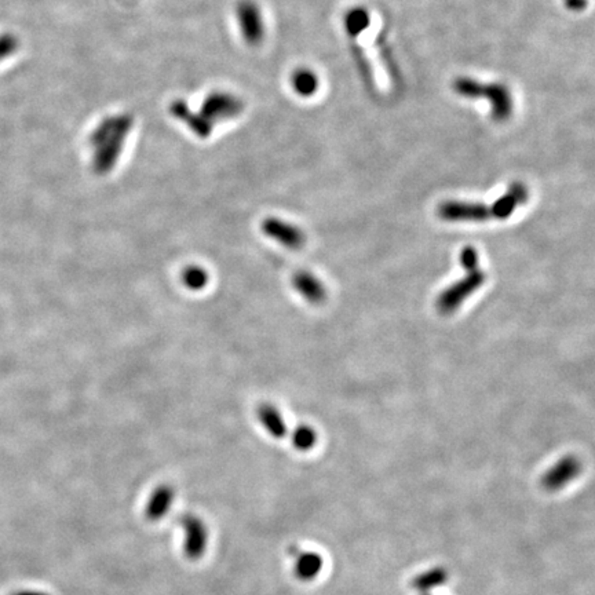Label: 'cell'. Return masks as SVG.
<instances>
[{
	"mask_svg": "<svg viewBox=\"0 0 595 595\" xmlns=\"http://www.w3.org/2000/svg\"><path fill=\"white\" fill-rule=\"evenodd\" d=\"M134 124V116L119 112L102 117L92 129L89 145L92 151V170L97 175H108L115 170Z\"/></svg>",
	"mask_w": 595,
	"mask_h": 595,
	"instance_id": "cell-1",
	"label": "cell"
},
{
	"mask_svg": "<svg viewBox=\"0 0 595 595\" xmlns=\"http://www.w3.org/2000/svg\"><path fill=\"white\" fill-rule=\"evenodd\" d=\"M455 92L464 98H485L489 102L492 114L496 119L503 120L508 117L513 109V99L510 92L495 83H481L479 80L460 77L454 84Z\"/></svg>",
	"mask_w": 595,
	"mask_h": 595,
	"instance_id": "cell-2",
	"label": "cell"
},
{
	"mask_svg": "<svg viewBox=\"0 0 595 595\" xmlns=\"http://www.w3.org/2000/svg\"><path fill=\"white\" fill-rule=\"evenodd\" d=\"M234 17L241 39L249 47H259L266 38V21L262 7L256 0H239Z\"/></svg>",
	"mask_w": 595,
	"mask_h": 595,
	"instance_id": "cell-3",
	"label": "cell"
},
{
	"mask_svg": "<svg viewBox=\"0 0 595 595\" xmlns=\"http://www.w3.org/2000/svg\"><path fill=\"white\" fill-rule=\"evenodd\" d=\"M199 111L211 124L217 126L218 123L231 121L243 115L246 112V102L234 92L214 90L204 97Z\"/></svg>",
	"mask_w": 595,
	"mask_h": 595,
	"instance_id": "cell-4",
	"label": "cell"
},
{
	"mask_svg": "<svg viewBox=\"0 0 595 595\" xmlns=\"http://www.w3.org/2000/svg\"><path fill=\"white\" fill-rule=\"evenodd\" d=\"M486 280V275L479 269L467 272L462 280L455 284L449 285L444 290L435 300V307L442 315H449L455 312L459 306L470 297L474 291H477L484 281Z\"/></svg>",
	"mask_w": 595,
	"mask_h": 595,
	"instance_id": "cell-5",
	"label": "cell"
},
{
	"mask_svg": "<svg viewBox=\"0 0 595 595\" xmlns=\"http://www.w3.org/2000/svg\"><path fill=\"white\" fill-rule=\"evenodd\" d=\"M437 214L440 218L449 222H462V221L481 222L489 218L496 219L495 204L486 206L482 203H469V202H445L438 207Z\"/></svg>",
	"mask_w": 595,
	"mask_h": 595,
	"instance_id": "cell-6",
	"label": "cell"
},
{
	"mask_svg": "<svg viewBox=\"0 0 595 595\" xmlns=\"http://www.w3.org/2000/svg\"><path fill=\"white\" fill-rule=\"evenodd\" d=\"M183 554L192 559H200L208 546V530L204 521L193 514L182 518Z\"/></svg>",
	"mask_w": 595,
	"mask_h": 595,
	"instance_id": "cell-7",
	"label": "cell"
},
{
	"mask_svg": "<svg viewBox=\"0 0 595 595\" xmlns=\"http://www.w3.org/2000/svg\"><path fill=\"white\" fill-rule=\"evenodd\" d=\"M168 112L175 120L185 124L196 137L207 139L212 136L215 126L211 124L206 117L200 114V111H195L182 98L174 99L170 104Z\"/></svg>",
	"mask_w": 595,
	"mask_h": 595,
	"instance_id": "cell-8",
	"label": "cell"
},
{
	"mask_svg": "<svg viewBox=\"0 0 595 595\" xmlns=\"http://www.w3.org/2000/svg\"><path fill=\"white\" fill-rule=\"evenodd\" d=\"M582 471V462L573 455L559 459L542 477V485L549 492H557L576 480Z\"/></svg>",
	"mask_w": 595,
	"mask_h": 595,
	"instance_id": "cell-9",
	"label": "cell"
},
{
	"mask_svg": "<svg viewBox=\"0 0 595 595\" xmlns=\"http://www.w3.org/2000/svg\"><path fill=\"white\" fill-rule=\"evenodd\" d=\"M262 231L271 237L272 240L277 241L278 244L291 249V250H298L300 247H303L305 244V234L303 231L297 228L293 224H288L283 219L278 218H266L262 225Z\"/></svg>",
	"mask_w": 595,
	"mask_h": 595,
	"instance_id": "cell-10",
	"label": "cell"
},
{
	"mask_svg": "<svg viewBox=\"0 0 595 595\" xmlns=\"http://www.w3.org/2000/svg\"><path fill=\"white\" fill-rule=\"evenodd\" d=\"M175 499L174 488L168 484H161L151 493L146 506H145V517L151 523H158L163 520Z\"/></svg>",
	"mask_w": 595,
	"mask_h": 595,
	"instance_id": "cell-11",
	"label": "cell"
},
{
	"mask_svg": "<svg viewBox=\"0 0 595 595\" xmlns=\"http://www.w3.org/2000/svg\"><path fill=\"white\" fill-rule=\"evenodd\" d=\"M293 285L307 302L320 305L327 299V290L320 280L306 271H300L293 277Z\"/></svg>",
	"mask_w": 595,
	"mask_h": 595,
	"instance_id": "cell-12",
	"label": "cell"
},
{
	"mask_svg": "<svg viewBox=\"0 0 595 595\" xmlns=\"http://www.w3.org/2000/svg\"><path fill=\"white\" fill-rule=\"evenodd\" d=\"M324 568V559L319 552L305 551L299 554L295 559L294 573L300 582L315 580Z\"/></svg>",
	"mask_w": 595,
	"mask_h": 595,
	"instance_id": "cell-13",
	"label": "cell"
},
{
	"mask_svg": "<svg viewBox=\"0 0 595 595\" xmlns=\"http://www.w3.org/2000/svg\"><path fill=\"white\" fill-rule=\"evenodd\" d=\"M258 419L263 429L275 438H284L287 435V425L283 415L272 404H262L258 410Z\"/></svg>",
	"mask_w": 595,
	"mask_h": 595,
	"instance_id": "cell-14",
	"label": "cell"
},
{
	"mask_svg": "<svg viewBox=\"0 0 595 595\" xmlns=\"http://www.w3.org/2000/svg\"><path fill=\"white\" fill-rule=\"evenodd\" d=\"M291 86L299 97L307 98L319 92L320 80L312 69L298 68L291 75Z\"/></svg>",
	"mask_w": 595,
	"mask_h": 595,
	"instance_id": "cell-15",
	"label": "cell"
},
{
	"mask_svg": "<svg viewBox=\"0 0 595 595\" xmlns=\"http://www.w3.org/2000/svg\"><path fill=\"white\" fill-rule=\"evenodd\" d=\"M448 571L442 567H435L426 572L419 573L413 580V587L415 590L426 594L437 587L444 586L448 582Z\"/></svg>",
	"mask_w": 595,
	"mask_h": 595,
	"instance_id": "cell-16",
	"label": "cell"
},
{
	"mask_svg": "<svg viewBox=\"0 0 595 595\" xmlns=\"http://www.w3.org/2000/svg\"><path fill=\"white\" fill-rule=\"evenodd\" d=\"M293 445L300 452H307L317 444V433L312 426L300 425L297 426L291 435Z\"/></svg>",
	"mask_w": 595,
	"mask_h": 595,
	"instance_id": "cell-17",
	"label": "cell"
},
{
	"mask_svg": "<svg viewBox=\"0 0 595 595\" xmlns=\"http://www.w3.org/2000/svg\"><path fill=\"white\" fill-rule=\"evenodd\" d=\"M209 281V275L202 266H189L182 272L183 285L190 291L204 290Z\"/></svg>",
	"mask_w": 595,
	"mask_h": 595,
	"instance_id": "cell-18",
	"label": "cell"
},
{
	"mask_svg": "<svg viewBox=\"0 0 595 595\" xmlns=\"http://www.w3.org/2000/svg\"><path fill=\"white\" fill-rule=\"evenodd\" d=\"M20 48V39L13 32L0 33V62L13 57Z\"/></svg>",
	"mask_w": 595,
	"mask_h": 595,
	"instance_id": "cell-19",
	"label": "cell"
},
{
	"mask_svg": "<svg viewBox=\"0 0 595 595\" xmlns=\"http://www.w3.org/2000/svg\"><path fill=\"white\" fill-rule=\"evenodd\" d=\"M460 265L462 268H464L467 272L476 271L479 269V255L477 251L473 247H466L463 251L460 252Z\"/></svg>",
	"mask_w": 595,
	"mask_h": 595,
	"instance_id": "cell-20",
	"label": "cell"
},
{
	"mask_svg": "<svg viewBox=\"0 0 595 595\" xmlns=\"http://www.w3.org/2000/svg\"><path fill=\"white\" fill-rule=\"evenodd\" d=\"M11 595H50L48 593H43V591H38V590H20L16 591L14 594Z\"/></svg>",
	"mask_w": 595,
	"mask_h": 595,
	"instance_id": "cell-21",
	"label": "cell"
},
{
	"mask_svg": "<svg viewBox=\"0 0 595 595\" xmlns=\"http://www.w3.org/2000/svg\"><path fill=\"white\" fill-rule=\"evenodd\" d=\"M568 3H569V6L572 7V9H580V7H583V4H584V1H582V0H567Z\"/></svg>",
	"mask_w": 595,
	"mask_h": 595,
	"instance_id": "cell-22",
	"label": "cell"
},
{
	"mask_svg": "<svg viewBox=\"0 0 595 595\" xmlns=\"http://www.w3.org/2000/svg\"><path fill=\"white\" fill-rule=\"evenodd\" d=\"M422 595H432V594H429V593H426V594H422Z\"/></svg>",
	"mask_w": 595,
	"mask_h": 595,
	"instance_id": "cell-23",
	"label": "cell"
}]
</instances>
